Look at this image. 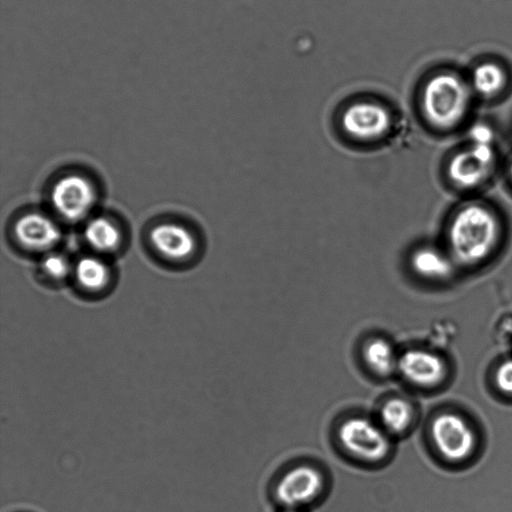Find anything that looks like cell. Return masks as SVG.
Returning a JSON list of instances; mask_svg holds the SVG:
<instances>
[{
	"label": "cell",
	"mask_w": 512,
	"mask_h": 512,
	"mask_svg": "<svg viewBox=\"0 0 512 512\" xmlns=\"http://www.w3.org/2000/svg\"><path fill=\"white\" fill-rule=\"evenodd\" d=\"M414 418L413 405L402 397L388 399L379 411V423L391 437L408 431Z\"/></svg>",
	"instance_id": "9a60e30c"
},
{
	"label": "cell",
	"mask_w": 512,
	"mask_h": 512,
	"mask_svg": "<svg viewBox=\"0 0 512 512\" xmlns=\"http://www.w3.org/2000/svg\"><path fill=\"white\" fill-rule=\"evenodd\" d=\"M11 238L24 252L44 255L54 250L62 238L56 218L41 210H25L13 220Z\"/></svg>",
	"instance_id": "8992f818"
},
{
	"label": "cell",
	"mask_w": 512,
	"mask_h": 512,
	"mask_svg": "<svg viewBox=\"0 0 512 512\" xmlns=\"http://www.w3.org/2000/svg\"><path fill=\"white\" fill-rule=\"evenodd\" d=\"M284 512H299L298 509H286Z\"/></svg>",
	"instance_id": "44dd1931"
},
{
	"label": "cell",
	"mask_w": 512,
	"mask_h": 512,
	"mask_svg": "<svg viewBox=\"0 0 512 512\" xmlns=\"http://www.w3.org/2000/svg\"><path fill=\"white\" fill-rule=\"evenodd\" d=\"M470 93L461 78L452 73H440L424 85L420 108L425 120L435 128L456 126L466 115Z\"/></svg>",
	"instance_id": "3957f363"
},
{
	"label": "cell",
	"mask_w": 512,
	"mask_h": 512,
	"mask_svg": "<svg viewBox=\"0 0 512 512\" xmlns=\"http://www.w3.org/2000/svg\"><path fill=\"white\" fill-rule=\"evenodd\" d=\"M325 486L323 474L309 464L287 470L275 486V496L286 509H298L315 501Z\"/></svg>",
	"instance_id": "9c48e42d"
},
{
	"label": "cell",
	"mask_w": 512,
	"mask_h": 512,
	"mask_svg": "<svg viewBox=\"0 0 512 512\" xmlns=\"http://www.w3.org/2000/svg\"><path fill=\"white\" fill-rule=\"evenodd\" d=\"M396 124L392 108L373 97L355 98L346 103L337 116V129L352 146L372 147L390 138Z\"/></svg>",
	"instance_id": "7a4b0ae2"
},
{
	"label": "cell",
	"mask_w": 512,
	"mask_h": 512,
	"mask_svg": "<svg viewBox=\"0 0 512 512\" xmlns=\"http://www.w3.org/2000/svg\"><path fill=\"white\" fill-rule=\"evenodd\" d=\"M363 358L368 368L379 377H388L397 371L398 359L390 342L373 338L363 348Z\"/></svg>",
	"instance_id": "2e32d148"
},
{
	"label": "cell",
	"mask_w": 512,
	"mask_h": 512,
	"mask_svg": "<svg viewBox=\"0 0 512 512\" xmlns=\"http://www.w3.org/2000/svg\"><path fill=\"white\" fill-rule=\"evenodd\" d=\"M494 379L499 391L512 396V359H507L498 365Z\"/></svg>",
	"instance_id": "d6986e66"
},
{
	"label": "cell",
	"mask_w": 512,
	"mask_h": 512,
	"mask_svg": "<svg viewBox=\"0 0 512 512\" xmlns=\"http://www.w3.org/2000/svg\"><path fill=\"white\" fill-rule=\"evenodd\" d=\"M97 200L95 182L80 171L59 174L48 189L49 205L56 218L69 223L88 219Z\"/></svg>",
	"instance_id": "277c9868"
},
{
	"label": "cell",
	"mask_w": 512,
	"mask_h": 512,
	"mask_svg": "<svg viewBox=\"0 0 512 512\" xmlns=\"http://www.w3.org/2000/svg\"><path fill=\"white\" fill-rule=\"evenodd\" d=\"M430 435L436 450L450 462L468 459L476 448L477 437L472 426L455 412H442L435 416Z\"/></svg>",
	"instance_id": "52a82bcc"
},
{
	"label": "cell",
	"mask_w": 512,
	"mask_h": 512,
	"mask_svg": "<svg viewBox=\"0 0 512 512\" xmlns=\"http://www.w3.org/2000/svg\"><path fill=\"white\" fill-rule=\"evenodd\" d=\"M472 83L479 94L487 97L493 96L503 88L505 74L496 64L484 63L474 70Z\"/></svg>",
	"instance_id": "ac0fdd59"
},
{
	"label": "cell",
	"mask_w": 512,
	"mask_h": 512,
	"mask_svg": "<svg viewBox=\"0 0 512 512\" xmlns=\"http://www.w3.org/2000/svg\"><path fill=\"white\" fill-rule=\"evenodd\" d=\"M72 277L81 291L96 294L108 288L112 272L103 256L90 253L73 263Z\"/></svg>",
	"instance_id": "4fadbf2b"
},
{
	"label": "cell",
	"mask_w": 512,
	"mask_h": 512,
	"mask_svg": "<svg viewBox=\"0 0 512 512\" xmlns=\"http://www.w3.org/2000/svg\"><path fill=\"white\" fill-rule=\"evenodd\" d=\"M73 263L63 253L55 250L40 258L37 273L40 278L51 284H59L72 277Z\"/></svg>",
	"instance_id": "e0dca14e"
},
{
	"label": "cell",
	"mask_w": 512,
	"mask_h": 512,
	"mask_svg": "<svg viewBox=\"0 0 512 512\" xmlns=\"http://www.w3.org/2000/svg\"><path fill=\"white\" fill-rule=\"evenodd\" d=\"M338 441L354 458L369 463L386 459L392 449L391 436L378 422L365 416L344 420L337 430Z\"/></svg>",
	"instance_id": "5b68a950"
},
{
	"label": "cell",
	"mask_w": 512,
	"mask_h": 512,
	"mask_svg": "<svg viewBox=\"0 0 512 512\" xmlns=\"http://www.w3.org/2000/svg\"><path fill=\"white\" fill-rule=\"evenodd\" d=\"M408 264L414 274L428 280L444 279L452 272L449 258L431 246L415 249L409 256Z\"/></svg>",
	"instance_id": "5bb4252c"
},
{
	"label": "cell",
	"mask_w": 512,
	"mask_h": 512,
	"mask_svg": "<svg viewBox=\"0 0 512 512\" xmlns=\"http://www.w3.org/2000/svg\"><path fill=\"white\" fill-rule=\"evenodd\" d=\"M510 174H511V177H512V163H511V166H510Z\"/></svg>",
	"instance_id": "7402d4cb"
},
{
	"label": "cell",
	"mask_w": 512,
	"mask_h": 512,
	"mask_svg": "<svg viewBox=\"0 0 512 512\" xmlns=\"http://www.w3.org/2000/svg\"><path fill=\"white\" fill-rule=\"evenodd\" d=\"M82 236L92 253L100 256L119 251L124 242V232L119 221L107 214L89 217Z\"/></svg>",
	"instance_id": "7c38bea8"
},
{
	"label": "cell",
	"mask_w": 512,
	"mask_h": 512,
	"mask_svg": "<svg viewBox=\"0 0 512 512\" xmlns=\"http://www.w3.org/2000/svg\"><path fill=\"white\" fill-rule=\"evenodd\" d=\"M494 158L491 144L473 143L452 157L448 166L449 178L458 187H476L489 176Z\"/></svg>",
	"instance_id": "30bf717a"
},
{
	"label": "cell",
	"mask_w": 512,
	"mask_h": 512,
	"mask_svg": "<svg viewBox=\"0 0 512 512\" xmlns=\"http://www.w3.org/2000/svg\"><path fill=\"white\" fill-rule=\"evenodd\" d=\"M500 237V224L495 213L480 204H469L453 216L448 229L452 256L463 264H476L495 249Z\"/></svg>",
	"instance_id": "6da1fadb"
},
{
	"label": "cell",
	"mask_w": 512,
	"mask_h": 512,
	"mask_svg": "<svg viewBox=\"0 0 512 512\" xmlns=\"http://www.w3.org/2000/svg\"><path fill=\"white\" fill-rule=\"evenodd\" d=\"M147 241L154 254L169 263L189 260L199 245L193 230L175 219L155 222L148 230Z\"/></svg>",
	"instance_id": "ba28073f"
},
{
	"label": "cell",
	"mask_w": 512,
	"mask_h": 512,
	"mask_svg": "<svg viewBox=\"0 0 512 512\" xmlns=\"http://www.w3.org/2000/svg\"><path fill=\"white\" fill-rule=\"evenodd\" d=\"M397 371L412 385L433 388L445 379L447 367L444 360L431 351L409 349L399 356Z\"/></svg>",
	"instance_id": "8fae6325"
},
{
	"label": "cell",
	"mask_w": 512,
	"mask_h": 512,
	"mask_svg": "<svg viewBox=\"0 0 512 512\" xmlns=\"http://www.w3.org/2000/svg\"><path fill=\"white\" fill-rule=\"evenodd\" d=\"M471 137L473 143L491 144L492 132L489 127L479 124L472 128Z\"/></svg>",
	"instance_id": "ffe728a7"
}]
</instances>
